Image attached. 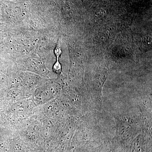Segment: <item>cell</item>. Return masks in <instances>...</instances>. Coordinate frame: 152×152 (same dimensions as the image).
<instances>
[{
    "instance_id": "cell-1",
    "label": "cell",
    "mask_w": 152,
    "mask_h": 152,
    "mask_svg": "<svg viewBox=\"0 0 152 152\" xmlns=\"http://www.w3.org/2000/svg\"><path fill=\"white\" fill-rule=\"evenodd\" d=\"M57 61L53 66V70L57 74H60L62 72V67L61 64L59 62L58 58L59 56H56Z\"/></svg>"
}]
</instances>
